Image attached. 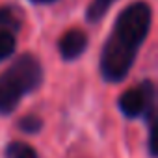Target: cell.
Wrapping results in <instances>:
<instances>
[{
	"instance_id": "1",
	"label": "cell",
	"mask_w": 158,
	"mask_h": 158,
	"mask_svg": "<svg viewBox=\"0 0 158 158\" xmlns=\"http://www.w3.org/2000/svg\"><path fill=\"white\" fill-rule=\"evenodd\" d=\"M151 6L143 0L125 8L102 48L101 73L108 82H121L134 65L136 54L151 28Z\"/></svg>"
},
{
	"instance_id": "2",
	"label": "cell",
	"mask_w": 158,
	"mask_h": 158,
	"mask_svg": "<svg viewBox=\"0 0 158 158\" xmlns=\"http://www.w3.org/2000/svg\"><path fill=\"white\" fill-rule=\"evenodd\" d=\"M41 80L43 69L37 58L32 54H23L17 58L10 69L0 74V114L13 112L23 95H28L39 88Z\"/></svg>"
},
{
	"instance_id": "3",
	"label": "cell",
	"mask_w": 158,
	"mask_h": 158,
	"mask_svg": "<svg viewBox=\"0 0 158 158\" xmlns=\"http://www.w3.org/2000/svg\"><path fill=\"white\" fill-rule=\"evenodd\" d=\"M119 108L127 117L145 115L154 117V86L151 80L141 82L139 86L125 91L119 97Z\"/></svg>"
},
{
	"instance_id": "4",
	"label": "cell",
	"mask_w": 158,
	"mask_h": 158,
	"mask_svg": "<svg viewBox=\"0 0 158 158\" xmlns=\"http://www.w3.org/2000/svg\"><path fill=\"white\" fill-rule=\"evenodd\" d=\"M86 47H88V37L80 30H69L60 39V54L67 61L76 60L78 56L86 50Z\"/></svg>"
},
{
	"instance_id": "5",
	"label": "cell",
	"mask_w": 158,
	"mask_h": 158,
	"mask_svg": "<svg viewBox=\"0 0 158 158\" xmlns=\"http://www.w3.org/2000/svg\"><path fill=\"white\" fill-rule=\"evenodd\" d=\"M112 2L114 0H91V4L88 8V21L89 23H99L106 15V11L110 10Z\"/></svg>"
},
{
	"instance_id": "6",
	"label": "cell",
	"mask_w": 158,
	"mask_h": 158,
	"mask_svg": "<svg viewBox=\"0 0 158 158\" xmlns=\"http://www.w3.org/2000/svg\"><path fill=\"white\" fill-rule=\"evenodd\" d=\"M6 156L8 158H37L35 151L26 145V143H21V141H13L8 145L6 149Z\"/></svg>"
},
{
	"instance_id": "7",
	"label": "cell",
	"mask_w": 158,
	"mask_h": 158,
	"mask_svg": "<svg viewBox=\"0 0 158 158\" xmlns=\"http://www.w3.org/2000/svg\"><path fill=\"white\" fill-rule=\"evenodd\" d=\"M15 50V35L11 30L0 32V61H4L6 58H10Z\"/></svg>"
},
{
	"instance_id": "8",
	"label": "cell",
	"mask_w": 158,
	"mask_h": 158,
	"mask_svg": "<svg viewBox=\"0 0 158 158\" xmlns=\"http://www.w3.org/2000/svg\"><path fill=\"white\" fill-rule=\"evenodd\" d=\"M21 24V19L15 17L11 8H2L0 10V26H10L11 30H17Z\"/></svg>"
},
{
	"instance_id": "9",
	"label": "cell",
	"mask_w": 158,
	"mask_h": 158,
	"mask_svg": "<svg viewBox=\"0 0 158 158\" xmlns=\"http://www.w3.org/2000/svg\"><path fill=\"white\" fill-rule=\"evenodd\" d=\"M19 127H21L24 132L34 134V132H37V130L41 128V119H39V117H35V115H26V117H23V119H21Z\"/></svg>"
},
{
	"instance_id": "10",
	"label": "cell",
	"mask_w": 158,
	"mask_h": 158,
	"mask_svg": "<svg viewBox=\"0 0 158 158\" xmlns=\"http://www.w3.org/2000/svg\"><path fill=\"white\" fill-rule=\"evenodd\" d=\"M32 2H35V4H50L54 0H32Z\"/></svg>"
}]
</instances>
